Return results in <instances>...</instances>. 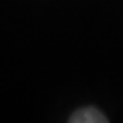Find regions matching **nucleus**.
<instances>
[{"label": "nucleus", "instance_id": "obj_1", "mask_svg": "<svg viewBox=\"0 0 123 123\" xmlns=\"http://www.w3.org/2000/svg\"><path fill=\"white\" fill-rule=\"evenodd\" d=\"M70 123H107L108 119L96 107H85L75 111L68 119Z\"/></svg>", "mask_w": 123, "mask_h": 123}]
</instances>
